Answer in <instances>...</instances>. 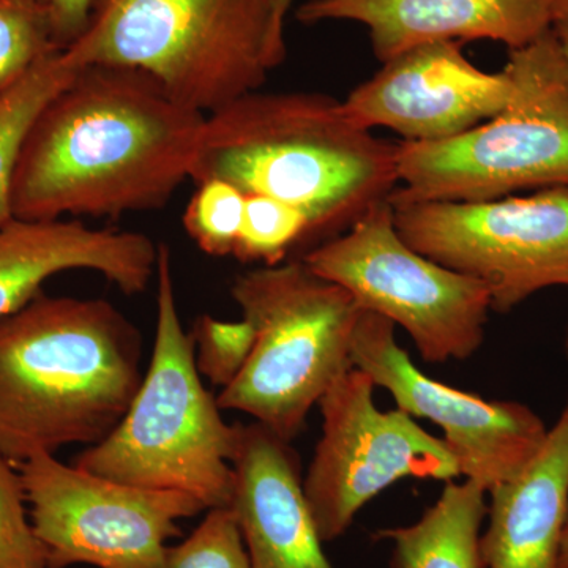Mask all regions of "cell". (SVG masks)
Masks as SVG:
<instances>
[{"label": "cell", "mask_w": 568, "mask_h": 568, "mask_svg": "<svg viewBox=\"0 0 568 568\" xmlns=\"http://www.w3.org/2000/svg\"><path fill=\"white\" fill-rule=\"evenodd\" d=\"M231 295L254 328L248 361L216 396L293 443L313 406L353 365L361 306L302 257L235 276Z\"/></svg>", "instance_id": "7"}, {"label": "cell", "mask_w": 568, "mask_h": 568, "mask_svg": "<svg viewBox=\"0 0 568 568\" xmlns=\"http://www.w3.org/2000/svg\"><path fill=\"white\" fill-rule=\"evenodd\" d=\"M504 70L514 91L495 118L452 140L398 142L392 205L568 189V61L552 29L508 50Z\"/></svg>", "instance_id": "6"}, {"label": "cell", "mask_w": 568, "mask_h": 568, "mask_svg": "<svg viewBox=\"0 0 568 568\" xmlns=\"http://www.w3.org/2000/svg\"><path fill=\"white\" fill-rule=\"evenodd\" d=\"M155 278L151 365L122 420L73 465L133 487L186 493L207 510L230 507L241 424L224 422L219 399L201 381L192 332L186 334L179 315L166 245H160Z\"/></svg>", "instance_id": "4"}, {"label": "cell", "mask_w": 568, "mask_h": 568, "mask_svg": "<svg viewBox=\"0 0 568 568\" xmlns=\"http://www.w3.org/2000/svg\"><path fill=\"white\" fill-rule=\"evenodd\" d=\"M301 257L345 287L361 310L405 328L425 362L466 361L484 345L491 312L487 286L410 248L388 200Z\"/></svg>", "instance_id": "8"}, {"label": "cell", "mask_w": 568, "mask_h": 568, "mask_svg": "<svg viewBox=\"0 0 568 568\" xmlns=\"http://www.w3.org/2000/svg\"><path fill=\"white\" fill-rule=\"evenodd\" d=\"M559 568H568V525L564 530L562 545H560Z\"/></svg>", "instance_id": "30"}, {"label": "cell", "mask_w": 568, "mask_h": 568, "mask_svg": "<svg viewBox=\"0 0 568 568\" xmlns=\"http://www.w3.org/2000/svg\"><path fill=\"white\" fill-rule=\"evenodd\" d=\"M55 51L61 50L37 0H0V95Z\"/></svg>", "instance_id": "21"}, {"label": "cell", "mask_w": 568, "mask_h": 568, "mask_svg": "<svg viewBox=\"0 0 568 568\" xmlns=\"http://www.w3.org/2000/svg\"><path fill=\"white\" fill-rule=\"evenodd\" d=\"M245 194L222 179L196 183L183 213L186 234L209 256H233L244 215Z\"/></svg>", "instance_id": "22"}, {"label": "cell", "mask_w": 568, "mask_h": 568, "mask_svg": "<svg viewBox=\"0 0 568 568\" xmlns=\"http://www.w3.org/2000/svg\"><path fill=\"white\" fill-rule=\"evenodd\" d=\"M190 179L293 205L308 244L320 245L390 197L398 142L379 140L325 93L250 92L205 118Z\"/></svg>", "instance_id": "2"}, {"label": "cell", "mask_w": 568, "mask_h": 568, "mask_svg": "<svg viewBox=\"0 0 568 568\" xmlns=\"http://www.w3.org/2000/svg\"><path fill=\"white\" fill-rule=\"evenodd\" d=\"M394 323L362 310L353 336V365L372 377L414 418L439 426L462 477L485 491L517 477L548 436L545 422L518 402L481 396L426 376L396 343Z\"/></svg>", "instance_id": "12"}, {"label": "cell", "mask_w": 568, "mask_h": 568, "mask_svg": "<svg viewBox=\"0 0 568 568\" xmlns=\"http://www.w3.org/2000/svg\"><path fill=\"white\" fill-rule=\"evenodd\" d=\"M487 568H559L568 525V402L532 462L488 491Z\"/></svg>", "instance_id": "17"}, {"label": "cell", "mask_w": 568, "mask_h": 568, "mask_svg": "<svg viewBox=\"0 0 568 568\" xmlns=\"http://www.w3.org/2000/svg\"><path fill=\"white\" fill-rule=\"evenodd\" d=\"M566 355H567V362H568V328H567V335H566Z\"/></svg>", "instance_id": "31"}, {"label": "cell", "mask_w": 568, "mask_h": 568, "mask_svg": "<svg viewBox=\"0 0 568 568\" xmlns=\"http://www.w3.org/2000/svg\"><path fill=\"white\" fill-rule=\"evenodd\" d=\"M192 335L197 372L223 390L239 376L252 354L253 325L246 320L230 323L203 315L197 317Z\"/></svg>", "instance_id": "25"}, {"label": "cell", "mask_w": 568, "mask_h": 568, "mask_svg": "<svg viewBox=\"0 0 568 568\" xmlns=\"http://www.w3.org/2000/svg\"><path fill=\"white\" fill-rule=\"evenodd\" d=\"M308 244V222L293 205L245 194L244 215L233 256L244 263L276 265L295 248Z\"/></svg>", "instance_id": "20"}, {"label": "cell", "mask_w": 568, "mask_h": 568, "mask_svg": "<svg viewBox=\"0 0 568 568\" xmlns=\"http://www.w3.org/2000/svg\"><path fill=\"white\" fill-rule=\"evenodd\" d=\"M375 388L372 377L354 366L317 405L323 436L302 485L324 544L345 536L358 511L396 481L447 484L462 477L444 439L398 407L377 409Z\"/></svg>", "instance_id": "10"}, {"label": "cell", "mask_w": 568, "mask_h": 568, "mask_svg": "<svg viewBox=\"0 0 568 568\" xmlns=\"http://www.w3.org/2000/svg\"><path fill=\"white\" fill-rule=\"evenodd\" d=\"M487 491L474 481H447L440 496L413 525L381 529L390 541V568H487L481 530L487 519Z\"/></svg>", "instance_id": "18"}, {"label": "cell", "mask_w": 568, "mask_h": 568, "mask_svg": "<svg viewBox=\"0 0 568 568\" xmlns=\"http://www.w3.org/2000/svg\"><path fill=\"white\" fill-rule=\"evenodd\" d=\"M80 69L65 51L51 52L0 95V224L14 219L11 179L26 132L44 103Z\"/></svg>", "instance_id": "19"}, {"label": "cell", "mask_w": 568, "mask_h": 568, "mask_svg": "<svg viewBox=\"0 0 568 568\" xmlns=\"http://www.w3.org/2000/svg\"><path fill=\"white\" fill-rule=\"evenodd\" d=\"M568 18V0H552V22Z\"/></svg>", "instance_id": "29"}, {"label": "cell", "mask_w": 568, "mask_h": 568, "mask_svg": "<svg viewBox=\"0 0 568 568\" xmlns=\"http://www.w3.org/2000/svg\"><path fill=\"white\" fill-rule=\"evenodd\" d=\"M511 91L506 70L488 73L463 54L458 41H433L388 59L343 103L365 129L383 126L403 141L437 142L495 118Z\"/></svg>", "instance_id": "13"}, {"label": "cell", "mask_w": 568, "mask_h": 568, "mask_svg": "<svg viewBox=\"0 0 568 568\" xmlns=\"http://www.w3.org/2000/svg\"><path fill=\"white\" fill-rule=\"evenodd\" d=\"M392 207L403 241L484 283L497 313L511 312L548 287L568 286V189Z\"/></svg>", "instance_id": "9"}, {"label": "cell", "mask_w": 568, "mask_h": 568, "mask_svg": "<svg viewBox=\"0 0 568 568\" xmlns=\"http://www.w3.org/2000/svg\"><path fill=\"white\" fill-rule=\"evenodd\" d=\"M166 568H250L233 508H209L203 523L189 538L170 548Z\"/></svg>", "instance_id": "24"}, {"label": "cell", "mask_w": 568, "mask_h": 568, "mask_svg": "<svg viewBox=\"0 0 568 568\" xmlns=\"http://www.w3.org/2000/svg\"><path fill=\"white\" fill-rule=\"evenodd\" d=\"M84 67H130L209 115L260 91L286 58L268 0H95L63 50Z\"/></svg>", "instance_id": "5"}, {"label": "cell", "mask_w": 568, "mask_h": 568, "mask_svg": "<svg viewBox=\"0 0 568 568\" xmlns=\"http://www.w3.org/2000/svg\"><path fill=\"white\" fill-rule=\"evenodd\" d=\"M294 0H268L271 6L272 20L276 31L284 36V21H286L287 11L293 7Z\"/></svg>", "instance_id": "27"}, {"label": "cell", "mask_w": 568, "mask_h": 568, "mask_svg": "<svg viewBox=\"0 0 568 568\" xmlns=\"http://www.w3.org/2000/svg\"><path fill=\"white\" fill-rule=\"evenodd\" d=\"M142 338L102 298L37 295L0 320V455L102 443L141 386Z\"/></svg>", "instance_id": "3"}, {"label": "cell", "mask_w": 568, "mask_h": 568, "mask_svg": "<svg viewBox=\"0 0 568 568\" xmlns=\"http://www.w3.org/2000/svg\"><path fill=\"white\" fill-rule=\"evenodd\" d=\"M50 21L52 40L65 50L80 39L88 26L95 0H37Z\"/></svg>", "instance_id": "26"}, {"label": "cell", "mask_w": 568, "mask_h": 568, "mask_svg": "<svg viewBox=\"0 0 568 568\" xmlns=\"http://www.w3.org/2000/svg\"><path fill=\"white\" fill-rule=\"evenodd\" d=\"M159 248L134 231L11 219L0 224V320L33 301L52 276L78 268L99 272L123 294L144 293L156 276Z\"/></svg>", "instance_id": "16"}, {"label": "cell", "mask_w": 568, "mask_h": 568, "mask_svg": "<svg viewBox=\"0 0 568 568\" xmlns=\"http://www.w3.org/2000/svg\"><path fill=\"white\" fill-rule=\"evenodd\" d=\"M18 469L50 568H166L179 521L205 510L186 493L108 480L51 454Z\"/></svg>", "instance_id": "11"}, {"label": "cell", "mask_w": 568, "mask_h": 568, "mask_svg": "<svg viewBox=\"0 0 568 568\" xmlns=\"http://www.w3.org/2000/svg\"><path fill=\"white\" fill-rule=\"evenodd\" d=\"M302 24L354 21L379 62L433 41L493 40L518 50L552 26V0H306Z\"/></svg>", "instance_id": "14"}, {"label": "cell", "mask_w": 568, "mask_h": 568, "mask_svg": "<svg viewBox=\"0 0 568 568\" xmlns=\"http://www.w3.org/2000/svg\"><path fill=\"white\" fill-rule=\"evenodd\" d=\"M207 115L130 67H81L24 134L11 213L28 222L163 207L190 171Z\"/></svg>", "instance_id": "1"}, {"label": "cell", "mask_w": 568, "mask_h": 568, "mask_svg": "<svg viewBox=\"0 0 568 568\" xmlns=\"http://www.w3.org/2000/svg\"><path fill=\"white\" fill-rule=\"evenodd\" d=\"M231 508L250 568H335L325 556L291 443L256 424L242 425L233 457Z\"/></svg>", "instance_id": "15"}, {"label": "cell", "mask_w": 568, "mask_h": 568, "mask_svg": "<svg viewBox=\"0 0 568 568\" xmlns=\"http://www.w3.org/2000/svg\"><path fill=\"white\" fill-rule=\"evenodd\" d=\"M28 506L20 469L0 455V568H50Z\"/></svg>", "instance_id": "23"}, {"label": "cell", "mask_w": 568, "mask_h": 568, "mask_svg": "<svg viewBox=\"0 0 568 568\" xmlns=\"http://www.w3.org/2000/svg\"><path fill=\"white\" fill-rule=\"evenodd\" d=\"M551 29L555 32L556 39H558L560 50H562L568 61V18L552 22Z\"/></svg>", "instance_id": "28"}]
</instances>
